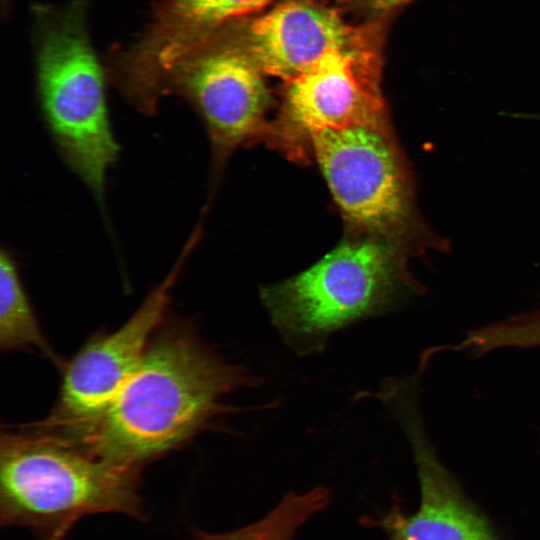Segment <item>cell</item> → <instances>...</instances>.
Segmentation results:
<instances>
[{"label": "cell", "mask_w": 540, "mask_h": 540, "mask_svg": "<svg viewBox=\"0 0 540 540\" xmlns=\"http://www.w3.org/2000/svg\"><path fill=\"white\" fill-rule=\"evenodd\" d=\"M255 383L244 368L214 352L190 324L164 322L98 416L46 432L94 457L142 468L233 411L224 398Z\"/></svg>", "instance_id": "cell-1"}, {"label": "cell", "mask_w": 540, "mask_h": 540, "mask_svg": "<svg viewBox=\"0 0 540 540\" xmlns=\"http://www.w3.org/2000/svg\"><path fill=\"white\" fill-rule=\"evenodd\" d=\"M1 431L0 521L63 540L82 517H142L140 467L94 457L51 433Z\"/></svg>", "instance_id": "cell-2"}, {"label": "cell", "mask_w": 540, "mask_h": 540, "mask_svg": "<svg viewBox=\"0 0 540 540\" xmlns=\"http://www.w3.org/2000/svg\"><path fill=\"white\" fill-rule=\"evenodd\" d=\"M409 260L382 238L346 232L309 268L261 288L260 298L289 348L302 356L319 353L334 333L422 288Z\"/></svg>", "instance_id": "cell-3"}, {"label": "cell", "mask_w": 540, "mask_h": 540, "mask_svg": "<svg viewBox=\"0 0 540 540\" xmlns=\"http://www.w3.org/2000/svg\"><path fill=\"white\" fill-rule=\"evenodd\" d=\"M88 0L38 7L35 58L40 110L62 159L105 207L106 179L120 146L105 76L90 42Z\"/></svg>", "instance_id": "cell-4"}, {"label": "cell", "mask_w": 540, "mask_h": 540, "mask_svg": "<svg viewBox=\"0 0 540 540\" xmlns=\"http://www.w3.org/2000/svg\"><path fill=\"white\" fill-rule=\"evenodd\" d=\"M310 153L346 232L382 238L409 259L447 248L419 213L411 171L390 120L321 131L312 137Z\"/></svg>", "instance_id": "cell-5"}, {"label": "cell", "mask_w": 540, "mask_h": 540, "mask_svg": "<svg viewBox=\"0 0 540 540\" xmlns=\"http://www.w3.org/2000/svg\"><path fill=\"white\" fill-rule=\"evenodd\" d=\"M382 26L368 24L353 44L327 53L284 82L281 106L264 142L305 163L315 134L390 120L381 89Z\"/></svg>", "instance_id": "cell-6"}, {"label": "cell", "mask_w": 540, "mask_h": 540, "mask_svg": "<svg viewBox=\"0 0 540 540\" xmlns=\"http://www.w3.org/2000/svg\"><path fill=\"white\" fill-rule=\"evenodd\" d=\"M264 76L228 26L186 50L165 77L164 95L185 99L205 126L212 185L237 148L266 138L272 97Z\"/></svg>", "instance_id": "cell-7"}, {"label": "cell", "mask_w": 540, "mask_h": 540, "mask_svg": "<svg viewBox=\"0 0 540 540\" xmlns=\"http://www.w3.org/2000/svg\"><path fill=\"white\" fill-rule=\"evenodd\" d=\"M201 229L191 234L175 265L119 328L89 337L62 368L59 394L50 414L34 426L73 427L98 416L134 372L166 320L172 287L195 248Z\"/></svg>", "instance_id": "cell-8"}, {"label": "cell", "mask_w": 540, "mask_h": 540, "mask_svg": "<svg viewBox=\"0 0 540 540\" xmlns=\"http://www.w3.org/2000/svg\"><path fill=\"white\" fill-rule=\"evenodd\" d=\"M418 377L391 379L378 397L391 410L411 447L420 484L412 514L392 508L380 526L390 540H497L464 496L429 439L419 403Z\"/></svg>", "instance_id": "cell-9"}, {"label": "cell", "mask_w": 540, "mask_h": 540, "mask_svg": "<svg viewBox=\"0 0 540 540\" xmlns=\"http://www.w3.org/2000/svg\"><path fill=\"white\" fill-rule=\"evenodd\" d=\"M271 1L160 0L146 32L111 58V80L133 105L156 108L169 69L186 50Z\"/></svg>", "instance_id": "cell-10"}, {"label": "cell", "mask_w": 540, "mask_h": 540, "mask_svg": "<svg viewBox=\"0 0 540 540\" xmlns=\"http://www.w3.org/2000/svg\"><path fill=\"white\" fill-rule=\"evenodd\" d=\"M230 28L264 75L286 82L353 44L367 25H350L338 10L314 0H283L241 28Z\"/></svg>", "instance_id": "cell-11"}, {"label": "cell", "mask_w": 540, "mask_h": 540, "mask_svg": "<svg viewBox=\"0 0 540 540\" xmlns=\"http://www.w3.org/2000/svg\"><path fill=\"white\" fill-rule=\"evenodd\" d=\"M0 348L36 351L59 364L38 323L17 263L6 247L0 253Z\"/></svg>", "instance_id": "cell-12"}, {"label": "cell", "mask_w": 540, "mask_h": 540, "mask_svg": "<svg viewBox=\"0 0 540 540\" xmlns=\"http://www.w3.org/2000/svg\"><path fill=\"white\" fill-rule=\"evenodd\" d=\"M330 490L318 486L288 493L260 519L224 533H200L194 540H294L300 528L330 501Z\"/></svg>", "instance_id": "cell-13"}, {"label": "cell", "mask_w": 540, "mask_h": 540, "mask_svg": "<svg viewBox=\"0 0 540 540\" xmlns=\"http://www.w3.org/2000/svg\"><path fill=\"white\" fill-rule=\"evenodd\" d=\"M469 342L479 356L507 348H539L540 302L527 312L473 329Z\"/></svg>", "instance_id": "cell-14"}, {"label": "cell", "mask_w": 540, "mask_h": 540, "mask_svg": "<svg viewBox=\"0 0 540 540\" xmlns=\"http://www.w3.org/2000/svg\"><path fill=\"white\" fill-rule=\"evenodd\" d=\"M365 8L368 10L377 13V14H387L398 8L403 7L404 5L410 3L412 0H359Z\"/></svg>", "instance_id": "cell-15"}, {"label": "cell", "mask_w": 540, "mask_h": 540, "mask_svg": "<svg viewBox=\"0 0 540 540\" xmlns=\"http://www.w3.org/2000/svg\"><path fill=\"white\" fill-rule=\"evenodd\" d=\"M338 2H347V1H351V0H336Z\"/></svg>", "instance_id": "cell-16"}]
</instances>
